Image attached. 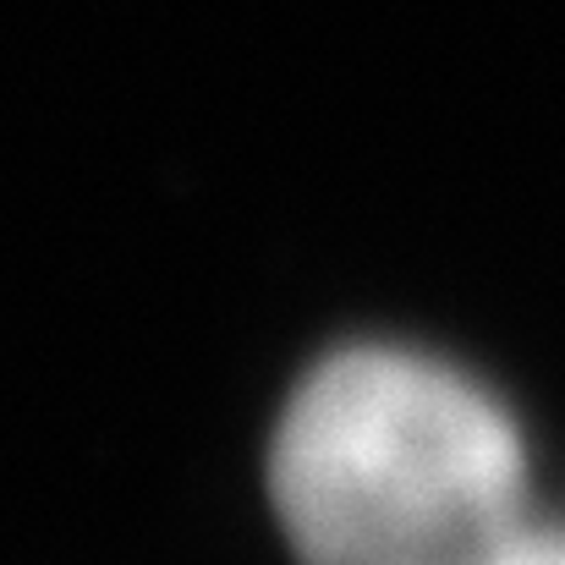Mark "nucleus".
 <instances>
[{
    "label": "nucleus",
    "mask_w": 565,
    "mask_h": 565,
    "mask_svg": "<svg viewBox=\"0 0 565 565\" xmlns=\"http://www.w3.org/2000/svg\"><path fill=\"white\" fill-rule=\"evenodd\" d=\"M511 412L406 347H347L302 379L269 450V500L302 565H483L522 527Z\"/></svg>",
    "instance_id": "1"
},
{
    "label": "nucleus",
    "mask_w": 565,
    "mask_h": 565,
    "mask_svg": "<svg viewBox=\"0 0 565 565\" xmlns=\"http://www.w3.org/2000/svg\"><path fill=\"white\" fill-rule=\"evenodd\" d=\"M483 565H565V533L561 527H511L489 555Z\"/></svg>",
    "instance_id": "2"
}]
</instances>
